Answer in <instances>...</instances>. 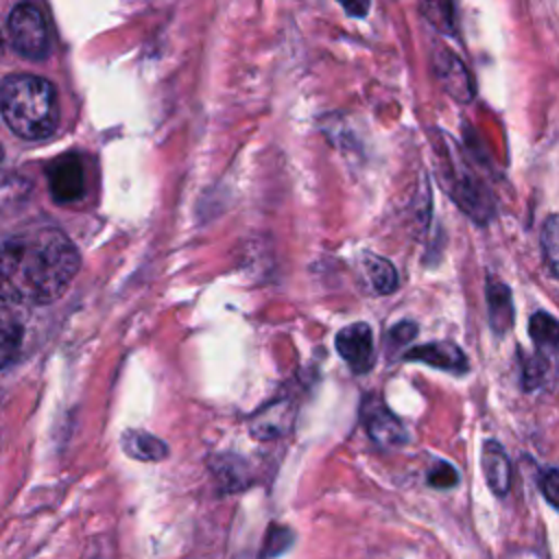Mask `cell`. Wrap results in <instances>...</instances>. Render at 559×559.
Returning a JSON list of instances; mask_svg holds the SVG:
<instances>
[{
  "label": "cell",
  "instance_id": "1",
  "mask_svg": "<svg viewBox=\"0 0 559 559\" xmlns=\"http://www.w3.org/2000/svg\"><path fill=\"white\" fill-rule=\"evenodd\" d=\"M81 266L74 242L55 227L0 242V301L41 306L59 299Z\"/></svg>",
  "mask_w": 559,
  "mask_h": 559
},
{
  "label": "cell",
  "instance_id": "2",
  "mask_svg": "<svg viewBox=\"0 0 559 559\" xmlns=\"http://www.w3.org/2000/svg\"><path fill=\"white\" fill-rule=\"evenodd\" d=\"M0 114L15 135L44 140L59 122L57 92L41 76L13 74L0 85Z\"/></svg>",
  "mask_w": 559,
  "mask_h": 559
},
{
  "label": "cell",
  "instance_id": "3",
  "mask_svg": "<svg viewBox=\"0 0 559 559\" xmlns=\"http://www.w3.org/2000/svg\"><path fill=\"white\" fill-rule=\"evenodd\" d=\"M7 33L11 46L26 59L41 61L50 50V33L44 13L31 2H20L11 9Z\"/></svg>",
  "mask_w": 559,
  "mask_h": 559
},
{
  "label": "cell",
  "instance_id": "4",
  "mask_svg": "<svg viewBox=\"0 0 559 559\" xmlns=\"http://www.w3.org/2000/svg\"><path fill=\"white\" fill-rule=\"evenodd\" d=\"M334 345L338 356L345 360V365L354 373H367L373 367L376 347H373V332L369 323L356 321L341 328Z\"/></svg>",
  "mask_w": 559,
  "mask_h": 559
},
{
  "label": "cell",
  "instance_id": "5",
  "mask_svg": "<svg viewBox=\"0 0 559 559\" xmlns=\"http://www.w3.org/2000/svg\"><path fill=\"white\" fill-rule=\"evenodd\" d=\"M362 424L378 445H404L408 441L406 426L380 397H367L362 404Z\"/></svg>",
  "mask_w": 559,
  "mask_h": 559
},
{
  "label": "cell",
  "instance_id": "6",
  "mask_svg": "<svg viewBox=\"0 0 559 559\" xmlns=\"http://www.w3.org/2000/svg\"><path fill=\"white\" fill-rule=\"evenodd\" d=\"M48 188L57 203H74L85 194V170L76 155L57 157L48 166Z\"/></svg>",
  "mask_w": 559,
  "mask_h": 559
},
{
  "label": "cell",
  "instance_id": "7",
  "mask_svg": "<svg viewBox=\"0 0 559 559\" xmlns=\"http://www.w3.org/2000/svg\"><path fill=\"white\" fill-rule=\"evenodd\" d=\"M295 421V404L288 397H277L249 417V432L258 441L284 437Z\"/></svg>",
  "mask_w": 559,
  "mask_h": 559
},
{
  "label": "cell",
  "instance_id": "8",
  "mask_svg": "<svg viewBox=\"0 0 559 559\" xmlns=\"http://www.w3.org/2000/svg\"><path fill=\"white\" fill-rule=\"evenodd\" d=\"M404 360L413 362H426L430 367L452 371V373H463L467 371V360L465 354L461 352L459 345L450 341H432L426 345H417L404 354Z\"/></svg>",
  "mask_w": 559,
  "mask_h": 559
},
{
  "label": "cell",
  "instance_id": "9",
  "mask_svg": "<svg viewBox=\"0 0 559 559\" xmlns=\"http://www.w3.org/2000/svg\"><path fill=\"white\" fill-rule=\"evenodd\" d=\"M435 72L452 98H456L461 103L472 100L474 85H472L467 68L463 66V61L456 55H450L448 50L439 52L435 57Z\"/></svg>",
  "mask_w": 559,
  "mask_h": 559
},
{
  "label": "cell",
  "instance_id": "10",
  "mask_svg": "<svg viewBox=\"0 0 559 559\" xmlns=\"http://www.w3.org/2000/svg\"><path fill=\"white\" fill-rule=\"evenodd\" d=\"M480 465L489 489L496 496H507L511 489V463L498 441H485L480 452Z\"/></svg>",
  "mask_w": 559,
  "mask_h": 559
},
{
  "label": "cell",
  "instance_id": "11",
  "mask_svg": "<svg viewBox=\"0 0 559 559\" xmlns=\"http://www.w3.org/2000/svg\"><path fill=\"white\" fill-rule=\"evenodd\" d=\"M485 295H487V317L493 332L502 334L511 330L513 325V297L511 288L500 282L498 277H487L485 282Z\"/></svg>",
  "mask_w": 559,
  "mask_h": 559
},
{
  "label": "cell",
  "instance_id": "12",
  "mask_svg": "<svg viewBox=\"0 0 559 559\" xmlns=\"http://www.w3.org/2000/svg\"><path fill=\"white\" fill-rule=\"evenodd\" d=\"M120 443H122V450L127 452V456H131L135 461L159 463V461H164L168 456V445L159 437H155V435H151L146 430L129 428L122 435Z\"/></svg>",
  "mask_w": 559,
  "mask_h": 559
},
{
  "label": "cell",
  "instance_id": "13",
  "mask_svg": "<svg viewBox=\"0 0 559 559\" xmlns=\"http://www.w3.org/2000/svg\"><path fill=\"white\" fill-rule=\"evenodd\" d=\"M360 266L371 293L389 295L397 288V271L386 258L376 253H365L360 260Z\"/></svg>",
  "mask_w": 559,
  "mask_h": 559
},
{
  "label": "cell",
  "instance_id": "14",
  "mask_svg": "<svg viewBox=\"0 0 559 559\" xmlns=\"http://www.w3.org/2000/svg\"><path fill=\"white\" fill-rule=\"evenodd\" d=\"M528 332L531 338L535 343L537 356L546 358V360H555L557 354V345H559V328H557V319L544 310L535 312L528 321Z\"/></svg>",
  "mask_w": 559,
  "mask_h": 559
},
{
  "label": "cell",
  "instance_id": "15",
  "mask_svg": "<svg viewBox=\"0 0 559 559\" xmlns=\"http://www.w3.org/2000/svg\"><path fill=\"white\" fill-rule=\"evenodd\" d=\"M22 325L17 321V317L0 306V369L7 367L20 352L22 345Z\"/></svg>",
  "mask_w": 559,
  "mask_h": 559
},
{
  "label": "cell",
  "instance_id": "16",
  "mask_svg": "<svg viewBox=\"0 0 559 559\" xmlns=\"http://www.w3.org/2000/svg\"><path fill=\"white\" fill-rule=\"evenodd\" d=\"M212 469L216 478L225 485V489H242L249 483V469L247 461L234 454H221L218 459H212Z\"/></svg>",
  "mask_w": 559,
  "mask_h": 559
},
{
  "label": "cell",
  "instance_id": "17",
  "mask_svg": "<svg viewBox=\"0 0 559 559\" xmlns=\"http://www.w3.org/2000/svg\"><path fill=\"white\" fill-rule=\"evenodd\" d=\"M542 251L546 258V264L550 269V275H557V262H559V231H557V216L550 214L542 227Z\"/></svg>",
  "mask_w": 559,
  "mask_h": 559
},
{
  "label": "cell",
  "instance_id": "18",
  "mask_svg": "<svg viewBox=\"0 0 559 559\" xmlns=\"http://www.w3.org/2000/svg\"><path fill=\"white\" fill-rule=\"evenodd\" d=\"M419 7L432 26L452 31V0H419Z\"/></svg>",
  "mask_w": 559,
  "mask_h": 559
},
{
  "label": "cell",
  "instance_id": "19",
  "mask_svg": "<svg viewBox=\"0 0 559 559\" xmlns=\"http://www.w3.org/2000/svg\"><path fill=\"white\" fill-rule=\"evenodd\" d=\"M459 483V474L456 469L445 463V461H439L430 472H428V485L430 487H437V489H450Z\"/></svg>",
  "mask_w": 559,
  "mask_h": 559
},
{
  "label": "cell",
  "instance_id": "20",
  "mask_svg": "<svg viewBox=\"0 0 559 559\" xmlns=\"http://www.w3.org/2000/svg\"><path fill=\"white\" fill-rule=\"evenodd\" d=\"M539 489H542L546 502L550 507H557V498H559V472H557V467H546L542 472Z\"/></svg>",
  "mask_w": 559,
  "mask_h": 559
},
{
  "label": "cell",
  "instance_id": "21",
  "mask_svg": "<svg viewBox=\"0 0 559 559\" xmlns=\"http://www.w3.org/2000/svg\"><path fill=\"white\" fill-rule=\"evenodd\" d=\"M417 334V325L413 321H400L395 328H391L389 336L393 343H408Z\"/></svg>",
  "mask_w": 559,
  "mask_h": 559
},
{
  "label": "cell",
  "instance_id": "22",
  "mask_svg": "<svg viewBox=\"0 0 559 559\" xmlns=\"http://www.w3.org/2000/svg\"><path fill=\"white\" fill-rule=\"evenodd\" d=\"M0 159H2V146H0Z\"/></svg>",
  "mask_w": 559,
  "mask_h": 559
},
{
  "label": "cell",
  "instance_id": "23",
  "mask_svg": "<svg viewBox=\"0 0 559 559\" xmlns=\"http://www.w3.org/2000/svg\"><path fill=\"white\" fill-rule=\"evenodd\" d=\"M245 559H247V557H245Z\"/></svg>",
  "mask_w": 559,
  "mask_h": 559
}]
</instances>
